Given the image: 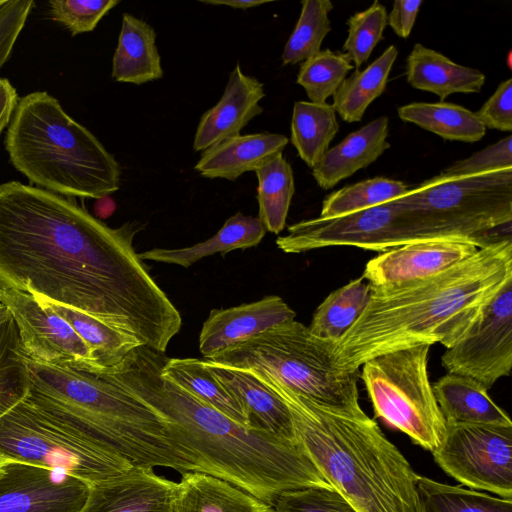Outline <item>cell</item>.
I'll return each mask as SVG.
<instances>
[{"mask_svg": "<svg viewBox=\"0 0 512 512\" xmlns=\"http://www.w3.org/2000/svg\"><path fill=\"white\" fill-rule=\"evenodd\" d=\"M142 228H111L70 197L0 184V289L70 307L164 353L182 318L133 248Z\"/></svg>", "mask_w": 512, "mask_h": 512, "instance_id": "obj_1", "label": "cell"}, {"mask_svg": "<svg viewBox=\"0 0 512 512\" xmlns=\"http://www.w3.org/2000/svg\"><path fill=\"white\" fill-rule=\"evenodd\" d=\"M26 399L127 460L134 467L200 472L195 453L160 408L156 386L163 365L139 346L110 369L92 373L40 363L26 355Z\"/></svg>", "mask_w": 512, "mask_h": 512, "instance_id": "obj_2", "label": "cell"}, {"mask_svg": "<svg viewBox=\"0 0 512 512\" xmlns=\"http://www.w3.org/2000/svg\"><path fill=\"white\" fill-rule=\"evenodd\" d=\"M512 278L511 236L426 279L372 287L355 324L334 345L336 365L358 372L370 358L440 343L453 346L485 304Z\"/></svg>", "mask_w": 512, "mask_h": 512, "instance_id": "obj_3", "label": "cell"}, {"mask_svg": "<svg viewBox=\"0 0 512 512\" xmlns=\"http://www.w3.org/2000/svg\"><path fill=\"white\" fill-rule=\"evenodd\" d=\"M249 371L285 402L297 443L358 512H420L418 474L374 420L328 410L268 374Z\"/></svg>", "mask_w": 512, "mask_h": 512, "instance_id": "obj_4", "label": "cell"}, {"mask_svg": "<svg viewBox=\"0 0 512 512\" xmlns=\"http://www.w3.org/2000/svg\"><path fill=\"white\" fill-rule=\"evenodd\" d=\"M156 398L197 456L200 472L271 506L284 491L331 486L297 442L246 428L162 376Z\"/></svg>", "mask_w": 512, "mask_h": 512, "instance_id": "obj_5", "label": "cell"}, {"mask_svg": "<svg viewBox=\"0 0 512 512\" xmlns=\"http://www.w3.org/2000/svg\"><path fill=\"white\" fill-rule=\"evenodd\" d=\"M4 144L12 165L44 190L101 199L120 188L115 157L45 91L18 100Z\"/></svg>", "mask_w": 512, "mask_h": 512, "instance_id": "obj_6", "label": "cell"}, {"mask_svg": "<svg viewBox=\"0 0 512 512\" xmlns=\"http://www.w3.org/2000/svg\"><path fill=\"white\" fill-rule=\"evenodd\" d=\"M334 345L294 319L234 344L208 361L263 372L323 408L363 418L367 415L359 404V371L338 368Z\"/></svg>", "mask_w": 512, "mask_h": 512, "instance_id": "obj_7", "label": "cell"}, {"mask_svg": "<svg viewBox=\"0 0 512 512\" xmlns=\"http://www.w3.org/2000/svg\"><path fill=\"white\" fill-rule=\"evenodd\" d=\"M411 241L481 238L512 223V168L441 172L393 200ZM496 241V240H495Z\"/></svg>", "mask_w": 512, "mask_h": 512, "instance_id": "obj_8", "label": "cell"}, {"mask_svg": "<svg viewBox=\"0 0 512 512\" xmlns=\"http://www.w3.org/2000/svg\"><path fill=\"white\" fill-rule=\"evenodd\" d=\"M0 458L61 470L89 485L134 467L26 397L0 417Z\"/></svg>", "mask_w": 512, "mask_h": 512, "instance_id": "obj_9", "label": "cell"}, {"mask_svg": "<svg viewBox=\"0 0 512 512\" xmlns=\"http://www.w3.org/2000/svg\"><path fill=\"white\" fill-rule=\"evenodd\" d=\"M429 349L420 345L370 358L362 365L361 378L375 415L432 452L446 424L428 377Z\"/></svg>", "mask_w": 512, "mask_h": 512, "instance_id": "obj_10", "label": "cell"}, {"mask_svg": "<svg viewBox=\"0 0 512 512\" xmlns=\"http://www.w3.org/2000/svg\"><path fill=\"white\" fill-rule=\"evenodd\" d=\"M432 454L461 484L512 499V425L446 424Z\"/></svg>", "mask_w": 512, "mask_h": 512, "instance_id": "obj_11", "label": "cell"}, {"mask_svg": "<svg viewBox=\"0 0 512 512\" xmlns=\"http://www.w3.org/2000/svg\"><path fill=\"white\" fill-rule=\"evenodd\" d=\"M412 242L393 201L368 209L313 218L288 227L276 244L285 253H303L334 246H352L384 252Z\"/></svg>", "mask_w": 512, "mask_h": 512, "instance_id": "obj_12", "label": "cell"}, {"mask_svg": "<svg viewBox=\"0 0 512 512\" xmlns=\"http://www.w3.org/2000/svg\"><path fill=\"white\" fill-rule=\"evenodd\" d=\"M447 373L490 389L512 367V278L485 304L465 334L441 357Z\"/></svg>", "mask_w": 512, "mask_h": 512, "instance_id": "obj_13", "label": "cell"}, {"mask_svg": "<svg viewBox=\"0 0 512 512\" xmlns=\"http://www.w3.org/2000/svg\"><path fill=\"white\" fill-rule=\"evenodd\" d=\"M0 304L13 317L23 350L30 359L98 372L91 350L84 340L62 317L41 306L32 294L0 289Z\"/></svg>", "mask_w": 512, "mask_h": 512, "instance_id": "obj_14", "label": "cell"}, {"mask_svg": "<svg viewBox=\"0 0 512 512\" xmlns=\"http://www.w3.org/2000/svg\"><path fill=\"white\" fill-rule=\"evenodd\" d=\"M88 493L61 470L9 459L0 467V512H80Z\"/></svg>", "mask_w": 512, "mask_h": 512, "instance_id": "obj_15", "label": "cell"}, {"mask_svg": "<svg viewBox=\"0 0 512 512\" xmlns=\"http://www.w3.org/2000/svg\"><path fill=\"white\" fill-rule=\"evenodd\" d=\"M490 243L481 238L413 241L372 258L367 262L362 277L372 287H390L419 281L449 269Z\"/></svg>", "mask_w": 512, "mask_h": 512, "instance_id": "obj_16", "label": "cell"}, {"mask_svg": "<svg viewBox=\"0 0 512 512\" xmlns=\"http://www.w3.org/2000/svg\"><path fill=\"white\" fill-rule=\"evenodd\" d=\"M177 482L157 475L153 468L127 472L89 485L80 512H174Z\"/></svg>", "mask_w": 512, "mask_h": 512, "instance_id": "obj_17", "label": "cell"}, {"mask_svg": "<svg viewBox=\"0 0 512 512\" xmlns=\"http://www.w3.org/2000/svg\"><path fill=\"white\" fill-rule=\"evenodd\" d=\"M296 313L279 296L226 309H213L203 323L199 350L209 360L229 347L275 325L294 320Z\"/></svg>", "mask_w": 512, "mask_h": 512, "instance_id": "obj_18", "label": "cell"}, {"mask_svg": "<svg viewBox=\"0 0 512 512\" xmlns=\"http://www.w3.org/2000/svg\"><path fill=\"white\" fill-rule=\"evenodd\" d=\"M264 96L263 83L245 74L237 64L229 75L220 100L201 116L193 149L204 151L227 138L240 135L241 130L263 112L260 101Z\"/></svg>", "mask_w": 512, "mask_h": 512, "instance_id": "obj_19", "label": "cell"}, {"mask_svg": "<svg viewBox=\"0 0 512 512\" xmlns=\"http://www.w3.org/2000/svg\"><path fill=\"white\" fill-rule=\"evenodd\" d=\"M203 363L242 405L251 428L297 442L287 405L254 372L208 360Z\"/></svg>", "mask_w": 512, "mask_h": 512, "instance_id": "obj_20", "label": "cell"}, {"mask_svg": "<svg viewBox=\"0 0 512 512\" xmlns=\"http://www.w3.org/2000/svg\"><path fill=\"white\" fill-rule=\"evenodd\" d=\"M287 144L288 138L276 133L233 136L204 150L194 169L205 178L235 181L282 153Z\"/></svg>", "mask_w": 512, "mask_h": 512, "instance_id": "obj_21", "label": "cell"}, {"mask_svg": "<svg viewBox=\"0 0 512 512\" xmlns=\"http://www.w3.org/2000/svg\"><path fill=\"white\" fill-rule=\"evenodd\" d=\"M388 134V118L381 116L328 149L312 169L318 186L324 190L331 189L340 181L375 162L390 148Z\"/></svg>", "mask_w": 512, "mask_h": 512, "instance_id": "obj_22", "label": "cell"}, {"mask_svg": "<svg viewBox=\"0 0 512 512\" xmlns=\"http://www.w3.org/2000/svg\"><path fill=\"white\" fill-rule=\"evenodd\" d=\"M406 80L413 88L434 93L443 102L454 93L480 92L485 75L416 43L407 57Z\"/></svg>", "mask_w": 512, "mask_h": 512, "instance_id": "obj_23", "label": "cell"}, {"mask_svg": "<svg viewBox=\"0 0 512 512\" xmlns=\"http://www.w3.org/2000/svg\"><path fill=\"white\" fill-rule=\"evenodd\" d=\"M432 389L445 424L512 425L488 389L472 378L447 373Z\"/></svg>", "mask_w": 512, "mask_h": 512, "instance_id": "obj_24", "label": "cell"}, {"mask_svg": "<svg viewBox=\"0 0 512 512\" xmlns=\"http://www.w3.org/2000/svg\"><path fill=\"white\" fill-rule=\"evenodd\" d=\"M174 512H274L243 489L202 472H184L177 482Z\"/></svg>", "mask_w": 512, "mask_h": 512, "instance_id": "obj_25", "label": "cell"}, {"mask_svg": "<svg viewBox=\"0 0 512 512\" xmlns=\"http://www.w3.org/2000/svg\"><path fill=\"white\" fill-rule=\"evenodd\" d=\"M162 76L155 30L144 20L124 13L112 60V78L117 82L141 85Z\"/></svg>", "mask_w": 512, "mask_h": 512, "instance_id": "obj_26", "label": "cell"}, {"mask_svg": "<svg viewBox=\"0 0 512 512\" xmlns=\"http://www.w3.org/2000/svg\"><path fill=\"white\" fill-rule=\"evenodd\" d=\"M266 229L258 217L241 212L228 218L219 231L204 242L179 249L154 248L138 254L143 260L176 264L190 267L200 259L221 253L225 255L232 250L257 246L265 236Z\"/></svg>", "mask_w": 512, "mask_h": 512, "instance_id": "obj_27", "label": "cell"}, {"mask_svg": "<svg viewBox=\"0 0 512 512\" xmlns=\"http://www.w3.org/2000/svg\"><path fill=\"white\" fill-rule=\"evenodd\" d=\"M34 297L41 306L67 321L84 340L91 350L98 372L115 367L132 350L143 346L135 337L116 330L90 315L40 296Z\"/></svg>", "mask_w": 512, "mask_h": 512, "instance_id": "obj_28", "label": "cell"}, {"mask_svg": "<svg viewBox=\"0 0 512 512\" xmlns=\"http://www.w3.org/2000/svg\"><path fill=\"white\" fill-rule=\"evenodd\" d=\"M161 376L228 416L238 424L250 427L249 417L239 401L196 358H166Z\"/></svg>", "mask_w": 512, "mask_h": 512, "instance_id": "obj_29", "label": "cell"}, {"mask_svg": "<svg viewBox=\"0 0 512 512\" xmlns=\"http://www.w3.org/2000/svg\"><path fill=\"white\" fill-rule=\"evenodd\" d=\"M398 116L445 140L477 142L486 132L475 112L453 103L413 102L399 107Z\"/></svg>", "mask_w": 512, "mask_h": 512, "instance_id": "obj_30", "label": "cell"}, {"mask_svg": "<svg viewBox=\"0 0 512 512\" xmlns=\"http://www.w3.org/2000/svg\"><path fill=\"white\" fill-rule=\"evenodd\" d=\"M397 55V48L390 45L364 70H356L344 79L332 96V105L342 120L361 121L369 105L385 91Z\"/></svg>", "mask_w": 512, "mask_h": 512, "instance_id": "obj_31", "label": "cell"}, {"mask_svg": "<svg viewBox=\"0 0 512 512\" xmlns=\"http://www.w3.org/2000/svg\"><path fill=\"white\" fill-rule=\"evenodd\" d=\"M371 285L362 276L331 292L315 310L309 330L315 336L337 343L365 310Z\"/></svg>", "mask_w": 512, "mask_h": 512, "instance_id": "obj_32", "label": "cell"}, {"mask_svg": "<svg viewBox=\"0 0 512 512\" xmlns=\"http://www.w3.org/2000/svg\"><path fill=\"white\" fill-rule=\"evenodd\" d=\"M339 130L332 104L297 101L291 120V143L300 158L314 168L329 149Z\"/></svg>", "mask_w": 512, "mask_h": 512, "instance_id": "obj_33", "label": "cell"}, {"mask_svg": "<svg viewBox=\"0 0 512 512\" xmlns=\"http://www.w3.org/2000/svg\"><path fill=\"white\" fill-rule=\"evenodd\" d=\"M258 180V219L266 231L279 234L286 219L295 192L293 170L290 163L279 153L256 171Z\"/></svg>", "mask_w": 512, "mask_h": 512, "instance_id": "obj_34", "label": "cell"}, {"mask_svg": "<svg viewBox=\"0 0 512 512\" xmlns=\"http://www.w3.org/2000/svg\"><path fill=\"white\" fill-rule=\"evenodd\" d=\"M30 390V376L16 323L0 304V417L22 401Z\"/></svg>", "mask_w": 512, "mask_h": 512, "instance_id": "obj_35", "label": "cell"}, {"mask_svg": "<svg viewBox=\"0 0 512 512\" xmlns=\"http://www.w3.org/2000/svg\"><path fill=\"white\" fill-rule=\"evenodd\" d=\"M420 512H512V499L447 485L418 475Z\"/></svg>", "mask_w": 512, "mask_h": 512, "instance_id": "obj_36", "label": "cell"}, {"mask_svg": "<svg viewBox=\"0 0 512 512\" xmlns=\"http://www.w3.org/2000/svg\"><path fill=\"white\" fill-rule=\"evenodd\" d=\"M409 189L399 180L366 179L329 194L323 200L319 217L330 218L378 206L403 196Z\"/></svg>", "mask_w": 512, "mask_h": 512, "instance_id": "obj_37", "label": "cell"}, {"mask_svg": "<svg viewBox=\"0 0 512 512\" xmlns=\"http://www.w3.org/2000/svg\"><path fill=\"white\" fill-rule=\"evenodd\" d=\"M299 19L288 38L283 53L284 65L304 62L321 51V45L331 30L329 0H303Z\"/></svg>", "mask_w": 512, "mask_h": 512, "instance_id": "obj_38", "label": "cell"}, {"mask_svg": "<svg viewBox=\"0 0 512 512\" xmlns=\"http://www.w3.org/2000/svg\"><path fill=\"white\" fill-rule=\"evenodd\" d=\"M353 67L345 53L321 50L302 62L296 82L304 88L310 102L323 104L334 95Z\"/></svg>", "mask_w": 512, "mask_h": 512, "instance_id": "obj_39", "label": "cell"}, {"mask_svg": "<svg viewBox=\"0 0 512 512\" xmlns=\"http://www.w3.org/2000/svg\"><path fill=\"white\" fill-rule=\"evenodd\" d=\"M387 16L385 6L374 1L368 8L348 19V36L342 48L356 69L368 60L375 46L383 40Z\"/></svg>", "mask_w": 512, "mask_h": 512, "instance_id": "obj_40", "label": "cell"}, {"mask_svg": "<svg viewBox=\"0 0 512 512\" xmlns=\"http://www.w3.org/2000/svg\"><path fill=\"white\" fill-rule=\"evenodd\" d=\"M274 512H358L332 486H307L291 489L278 495Z\"/></svg>", "mask_w": 512, "mask_h": 512, "instance_id": "obj_41", "label": "cell"}, {"mask_svg": "<svg viewBox=\"0 0 512 512\" xmlns=\"http://www.w3.org/2000/svg\"><path fill=\"white\" fill-rule=\"evenodd\" d=\"M119 0H50L54 21L65 26L72 36L90 32Z\"/></svg>", "mask_w": 512, "mask_h": 512, "instance_id": "obj_42", "label": "cell"}, {"mask_svg": "<svg viewBox=\"0 0 512 512\" xmlns=\"http://www.w3.org/2000/svg\"><path fill=\"white\" fill-rule=\"evenodd\" d=\"M505 168H512L511 136L499 140L466 159L454 162L443 173L469 175Z\"/></svg>", "mask_w": 512, "mask_h": 512, "instance_id": "obj_43", "label": "cell"}, {"mask_svg": "<svg viewBox=\"0 0 512 512\" xmlns=\"http://www.w3.org/2000/svg\"><path fill=\"white\" fill-rule=\"evenodd\" d=\"M34 5L33 0H8L0 8V69L10 58Z\"/></svg>", "mask_w": 512, "mask_h": 512, "instance_id": "obj_44", "label": "cell"}, {"mask_svg": "<svg viewBox=\"0 0 512 512\" xmlns=\"http://www.w3.org/2000/svg\"><path fill=\"white\" fill-rule=\"evenodd\" d=\"M475 114L485 128L510 132L512 130V79L502 81Z\"/></svg>", "mask_w": 512, "mask_h": 512, "instance_id": "obj_45", "label": "cell"}, {"mask_svg": "<svg viewBox=\"0 0 512 512\" xmlns=\"http://www.w3.org/2000/svg\"><path fill=\"white\" fill-rule=\"evenodd\" d=\"M421 4V0L394 1L393 8L387 16V24L393 29L397 36L401 38L410 36Z\"/></svg>", "mask_w": 512, "mask_h": 512, "instance_id": "obj_46", "label": "cell"}, {"mask_svg": "<svg viewBox=\"0 0 512 512\" xmlns=\"http://www.w3.org/2000/svg\"><path fill=\"white\" fill-rule=\"evenodd\" d=\"M19 98L16 89L6 78H0V135L8 127Z\"/></svg>", "mask_w": 512, "mask_h": 512, "instance_id": "obj_47", "label": "cell"}, {"mask_svg": "<svg viewBox=\"0 0 512 512\" xmlns=\"http://www.w3.org/2000/svg\"><path fill=\"white\" fill-rule=\"evenodd\" d=\"M200 2L210 5H225L233 9L246 10L266 4L267 0H201Z\"/></svg>", "mask_w": 512, "mask_h": 512, "instance_id": "obj_48", "label": "cell"}, {"mask_svg": "<svg viewBox=\"0 0 512 512\" xmlns=\"http://www.w3.org/2000/svg\"><path fill=\"white\" fill-rule=\"evenodd\" d=\"M8 2V0H0V8L5 5Z\"/></svg>", "mask_w": 512, "mask_h": 512, "instance_id": "obj_49", "label": "cell"}, {"mask_svg": "<svg viewBox=\"0 0 512 512\" xmlns=\"http://www.w3.org/2000/svg\"><path fill=\"white\" fill-rule=\"evenodd\" d=\"M7 459L0 458V467Z\"/></svg>", "mask_w": 512, "mask_h": 512, "instance_id": "obj_50", "label": "cell"}]
</instances>
